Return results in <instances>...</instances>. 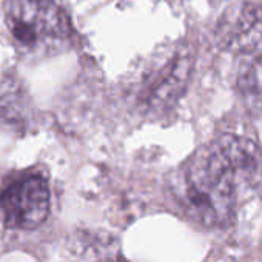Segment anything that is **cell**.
Listing matches in <instances>:
<instances>
[{"instance_id": "obj_1", "label": "cell", "mask_w": 262, "mask_h": 262, "mask_svg": "<svg viewBox=\"0 0 262 262\" xmlns=\"http://www.w3.org/2000/svg\"><path fill=\"white\" fill-rule=\"evenodd\" d=\"M234 170L211 142L194 153L176 173L173 194L187 216L202 225H221L234 210L239 188Z\"/></svg>"}, {"instance_id": "obj_5", "label": "cell", "mask_w": 262, "mask_h": 262, "mask_svg": "<svg viewBox=\"0 0 262 262\" xmlns=\"http://www.w3.org/2000/svg\"><path fill=\"white\" fill-rule=\"evenodd\" d=\"M239 88L247 105L262 111V56H256L247 62L239 76Z\"/></svg>"}, {"instance_id": "obj_6", "label": "cell", "mask_w": 262, "mask_h": 262, "mask_svg": "<svg viewBox=\"0 0 262 262\" xmlns=\"http://www.w3.org/2000/svg\"><path fill=\"white\" fill-rule=\"evenodd\" d=\"M111 262H126V260H123V259H116V260H111Z\"/></svg>"}, {"instance_id": "obj_2", "label": "cell", "mask_w": 262, "mask_h": 262, "mask_svg": "<svg viewBox=\"0 0 262 262\" xmlns=\"http://www.w3.org/2000/svg\"><path fill=\"white\" fill-rule=\"evenodd\" d=\"M5 20L16 48L27 57L51 56L71 37L67 16L51 0H8Z\"/></svg>"}, {"instance_id": "obj_3", "label": "cell", "mask_w": 262, "mask_h": 262, "mask_svg": "<svg viewBox=\"0 0 262 262\" xmlns=\"http://www.w3.org/2000/svg\"><path fill=\"white\" fill-rule=\"evenodd\" d=\"M50 208V187L39 174L14 181L0 194V219L10 228H37L47 221Z\"/></svg>"}, {"instance_id": "obj_4", "label": "cell", "mask_w": 262, "mask_h": 262, "mask_svg": "<svg viewBox=\"0 0 262 262\" xmlns=\"http://www.w3.org/2000/svg\"><path fill=\"white\" fill-rule=\"evenodd\" d=\"M219 40L233 53H253L262 47V7L239 2L219 22Z\"/></svg>"}]
</instances>
